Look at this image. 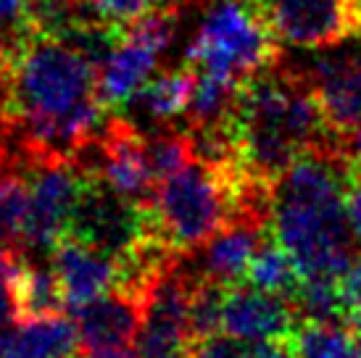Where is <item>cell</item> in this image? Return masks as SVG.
<instances>
[{"instance_id":"20","label":"cell","mask_w":361,"mask_h":358,"mask_svg":"<svg viewBox=\"0 0 361 358\" xmlns=\"http://www.w3.org/2000/svg\"><path fill=\"white\" fill-rule=\"evenodd\" d=\"M245 282H251L253 288H261L267 292H277V295H288L293 292L301 282V268L293 261V256L285 250L280 240L271 232L264 235L259 250L253 253L251 266L245 271Z\"/></svg>"},{"instance_id":"30","label":"cell","mask_w":361,"mask_h":358,"mask_svg":"<svg viewBox=\"0 0 361 358\" xmlns=\"http://www.w3.org/2000/svg\"><path fill=\"white\" fill-rule=\"evenodd\" d=\"M345 148H348V156H351L353 171L361 174V130H356L353 135L345 137Z\"/></svg>"},{"instance_id":"16","label":"cell","mask_w":361,"mask_h":358,"mask_svg":"<svg viewBox=\"0 0 361 358\" xmlns=\"http://www.w3.org/2000/svg\"><path fill=\"white\" fill-rule=\"evenodd\" d=\"M161 53L130 37L124 27L114 50L98 66V95L109 111L124 109L159 71Z\"/></svg>"},{"instance_id":"34","label":"cell","mask_w":361,"mask_h":358,"mask_svg":"<svg viewBox=\"0 0 361 358\" xmlns=\"http://www.w3.org/2000/svg\"><path fill=\"white\" fill-rule=\"evenodd\" d=\"M8 253H11V248H6V245L0 242V271L6 268V261H8Z\"/></svg>"},{"instance_id":"3","label":"cell","mask_w":361,"mask_h":358,"mask_svg":"<svg viewBox=\"0 0 361 358\" xmlns=\"http://www.w3.org/2000/svg\"><path fill=\"white\" fill-rule=\"evenodd\" d=\"M230 124L240 169L264 185H274L311 148L343 140L330 130L301 63L282 56L243 85Z\"/></svg>"},{"instance_id":"8","label":"cell","mask_w":361,"mask_h":358,"mask_svg":"<svg viewBox=\"0 0 361 358\" xmlns=\"http://www.w3.org/2000/svg\"><path fill=\"white\" fill-rule=\"evenodd\" d=\"M198 274L185 271L180 259L169 264L156 279L140 332L135 338V350L140 358H190L192 338L190 303Z\"/></svg>"},{"instance_id":"17","label":"cell","mask_w":361,"mask_h":358,"mask_svg":"<svg viewBox=\"0 0 361 358\" xmlns=\"http://www.w3.org/2000/svg\"><path fill=\"white\" fill-rule=\"evenodd\" d=\"M80 353V329L63 314L27 319L6 335L3 358H69Z\"/></svg>"},{"instance_id":"21","label":"cell","mask_w":361,"mask_h":358,"mask_svg":"<svg viewBox=\"0 0 361 358\" xmlns=\"http://www.w3.org/2000/svg\"><path fill=\"white\" fill-rule=\"evenodd\" d=\"M293 338L301 358H361V335L345 321H301Z\"/></svg>"},{"instance_id":"29","label":"cell","mask_w":361,"mask_h":358,"mask_svg":"<svg viewBox=\"0 0 361 358\" xmlns=\"http://www.w3.org/2000/svg\"><path fill=\"white\" fill-rule=\"evenodd\" d=\"M345 209H348L353 235L361 242V174H353L348 187H345Z\"/></svg>"},{"instance_id":"9","label":"cell","mask_w":361,"mask_h":358,"mask_svg":"<svg viewBox=\"0 0 361 358\" xmlns=\"http://www.w3.org/2000/svg\"><path fill=\"white\" fill-rule=\"evenodd\" d=\"M90 145L95 150V161L82 166L95 171L132 206L151 211L159 179L148 156V135L132 119L111 116Z\"/></svg>"},{"instance_id":"22","label":"cell","mask_w":361,"mask_h":358,"mask_svg":"<svg viewBox=\"0 0 361 358\" xmlns=\"http://www.w3.org/2000/svg\"><path fill=\"white\" fill-rule=\"evenodd\" d=\"M293 303L303 321H345L338 277L303 274L293 292Z\"/></svg>"},{"instance_id":"24","label":"cell","mask_w":361,"mask_h":358,"mask_svg":"<svg viewBox=\"0 0 361 358\" xmlns=\"http://www.w3.org/2000/svg\"><path fill=\"white\" fill-rule=\"evenodd\" d=\"M224 285L201 279L195 282L192 290V303H190V327L192 338H209L221 332V300H224Z\"/></svg>"},{"instance_id":"18","label":"cell","mask_w":361,"mask_h":358,"mask_svg":"<svg viewBox=\"0 0 361 358\" xmlns=\"http://www.w3.org/2000/svg\"><path fill=\"white\" fill-rule=\"evenodd\" d=\"M195 85H198V69L185 63L182 69L156 74L124 109H132L135 113L145 116L148 124L164 127L188 113Z\"/></svg>"},{"instance_id":"23","label":"cell","mask_w":361,"mask_h":358,"mask_svg":"<svg viewBox=\"0 0 361 358\" xmlns=\"http://www.w3.org/2000/svg\"><path fill=\"white\" fill-rule=\"evenodd\" d=\"M148 156L151 166L156 171V179H166L182 166H188L198 150H195V137L190 130H174V127H159L148 135Z\"/></svg>"},{"instance_id":"33","label":"cell","mask_w":361,"mask_h":358,"mask_svg":"<svg viewBox=\"0 0 361 358\" xmlns=\"http://www.w3.org/2000/svg\"><path fill=\"white\" fill-rule=\"evenodd\" d=\"M153 3H159V6H164V8H177V11H180L182 6L195 3V0H153Z\"/></svg>"},{"instance_id":"32","label":"cell","mask_w":361,"mask_h":358,"mask_svg":"<svg viewBox=\"0 0 361 358\" xmlns=\"http://www.w3.org/2000/svg\"><path fill=\"white\" fill-rule=\"evenodd\" d=\"M345 324H348V327H353L361 335V300H359V303H353L351 309L345 311Z\"/></svg>"},{"instance_id":"4","label":"cell","mask_w":361,"mask_h":358,"mask_svg":"<svg viewBox=\"0 0 361 358\" xmlns=\"http://www.w3.org/2000/svg\"><path fill=\"white\" fill-rule=\"evenodd\" d=\"M253 179L238 161H206L201 156L161 179L148 211L156 237L177 253H192L219 229L248 216Z\"/></svg>"},{"instance_id":"14","label":"cell","mask_w":361,"mask_h":358,"mask_svg":"<svg viewBox=\"0 0 361 358\" xmlns=\"http://www.w3.org/2000/svg\"><path fill=\"white\" fill-rule=\"evenodd\" d=\"M145 303L148 295L116 288L80 309L69 311L80 329V353L132 345L145 316Z\"/></svg>"},{"instance_id":"26","label":"cell","mask_w":361,"mask_h":358,"mask_svg":"<svg viewBox=\"0 0 361 358\" xmlns=\"http://www.w3.org/2000/svg\"><path fill=\"white\" fill-rule=\"evenodd\" d=\"M87 8L92 13H98L101 19L111 21V24H130L132 19H137L142 11H148L151 0H85Z\"/></svg>"},{"instance_id":"7","label":"cell","mask_w":361,"mask_h":358,"mask_svg":"<svg viewBox=\"0 0 361 358\" xmlns=\"http://www.w3.org/2000/svg\"><path fill=\"white\" fill-rule=\"evenodd\" d=\"M277 42L324 50L359 40L361 0H251Z\"/></svg>"},{"instance_id":"11","label":"cell","mask_w":361,"mask_h":358,"mask_svg":"<svg viewBox=\"0 0 361 358\" xmlns=\"http://www.w3.org/2000/svg\"><path fill=\"white\" fill-rule=\"evenodd\" d=\"M319 98L324 119L343 137L361 130V45L353 50L319 53L301 63Z\"/></svg>"},{"instance_id":"28","label":"cell","mask_w":361,"mask_h":358,"mask_svg":"<svg viewBox=\"0 0 361 358\" xmlns=\"http://www.w3.org/2000/svg\"><path fill=\"white\" fill-rule=\"evenodd\" d=\"M19 303H16V295H13V288L6 279V274L0 271V332L8 327H16L19 324Z\"/></svg>"},{"instance_id":"27","label":"cell","mask_w":361,"mask_h":358,"mask_svg":"<svg viewBox=\"0 0 361 358\" xmlns=\"http://www.w3.org/2000/svg\"><path fill=\"white\" fill-rule=\"evenodd\" d=\"M13 53L16 50L0 45V127L8 124L11 90H13Z\"/></svg>"},{"instance_id":"12","label":"cell","mask_w":361,"mask_h":358,"mask_svg":"<svg viewBox=\"0 0 361 358\" xmlns=\"http://www.w3.org/2000/svg\"><path fill=\"white\" fill-rule=\"evenodd\" d=\"M53 271L59 277L66 311H74L101 298L121 285V259L95 248L90 242L63 235L48 253Z\"/></svg>"},{"instance_id":"19","label":"cell","mask_w":361,"mask_h":358,"mask_svg":"<svg viewBox=\"0 0 361 358\" xmlns=\"http://www.w3.org/2000/svg\"><path fill=\"white\" fill-rule=\"evenodd\" d=\"M30 221V179L19 163H0V242L24 250Z\"/></svg>"},{"instance_id":"35","label":"cell","mask_w":361,"mask_h":358,"mask_svg":"<svg viewBox=\"0 0 361 358\" xmlns=\"http://www.w3.org/2000/svg\"><path fill=\"white\" fill-rule=\"evenodd\" d=\"M6 356V335H3V332H0V358Z\"/></svg>"},{"instance_id":"5","label":"cell","mask_w":361,"mask_h":358,"mask_svg":"<svg viewBox=\"0 0 361 358\" xmlns=\"http://www.w3.org/2000/svg\"><path fill=\"white\" fill-rule=\"evenodd\" d=\"M280 56V45L251 0H209L185 50V63L245 85Z\"/></svg>"},{"instance_id":"10","label":"cell","mask_w":361,"mask_h":358,"mask_svg":"<svg viewBox=\"0 0 361 358\" xmlns=\"http://www.w3.org/2000/svg\"><path fill=\"white\" fill-rule=\"evenodd\" d=\"M66 235L121 259L156 232L151 227L148 211L132 206L130 200L121 198L95 171H90L87 187L74 209Z\"/></svg>"},{"instance_id":"6","label":"cell","mask_w":361,"mask_h":358,"mask_svg":"<svg viewBox=\"0 0 361 358\" xmlns=\"http://www.w3.org/2000/svg\"><path fill=\"white\" fill-rule=\"evenodd\" d=\"M24 169L30 179V221L24 250L51 253L53 245L69 232L71 216L87 187L90 171L74 156L56 153H30Z\"/></svg>"},{"instance_id":"25","label":"cell","mask_w":361,"mask_h":358,"mask_svg":"<svg viewBox=\"0 0 361 358\" xmlns=\"http://www.w3.org/2000/svg\"><path fill=\"white\" fill-rule=\"evenodd\" d=\"M190 358H251V340L216 332V335L195 340L190 348Z\"/></svg>"},{"instance_id":"36","label":"cell","mask_w":361,"mask_h":358,"mask_svg":"<svg viewBox=\"0 0 361 358\" xmlns=\"http://www.w3.org/2000/svg\"><path fill=\"white\" fill-rule=\"evenodd\" d=\"M0 163H3V148H0Z\"/></svg>"},{"instance_id":"13","label":"cell","mask_w":361,"mask_h":358,"mask_svg":"<svg viewBox=\"0 0 361 358\" xmlns=\"http://www.w3.org/2000/svg\"><path fill=\"white\" fill-rule=\"evenodd\" d=\"M301 314L293 298L238 282L224 290L221 300V332L243 340L290 338L301 327Z\"/></svg>"},{"instance_id":"31","label":"cell","mask_w":361,"mask_h":358,"mask_svg":"<svg viewBox=\"0 0 361 358\" xmlns=\"http://www.w3.org/2000/svg\"><path fill=\"white\" fill-rule=\"evenodd\" d=\"M82 358H140L137 350L127 345V348H109V350H92V353H82Z\"/></svg>"},{"instance_id":"15","label":"cell","mask_w":361,"mask_h":358,"mask_svg":"<svg viewBox=\"0 0 361 358\" xmlns=\"http://www.w3.org/2000/svg\"><path fill=\"white\" fill-rule=\"evenodd\" d=\"M269 232V224L256 219H235L214 237L201 245V253L195 256V274L201 279L219 282L224 288L245 282V271L251 266L253 253L259 250L264 235Z\"/></svg>"},{"instance_id":"2","label":"cell","mask_w":361,"mask_h":358,"mask_svg":"<svg viewBox=\"0 0 361 358\" xmlns=\"http://www.w3.org/2000/svg\"><path fill=\"white\" fill-rule=\"evenodd\" d=\"M356 174L345 137L303 153L271 187L269 232L303 274L341 279L361 259L345 209V187Z\"/></svg>"},{"instance_id":"1","label":"cell","mask_w":361,"mask_h":358,"mask_svg":"<svg viewBox=\"0 0 361 358\" xmlns=\"http://www.w3.org/2000/svg\"><path fill=\"white\" fill-rule=\"evenodd\" d=\"M98 66L51 32L35 30L13 53L8 130L24 156H77L106 124Z\"/></svg>"}]
</instances>
